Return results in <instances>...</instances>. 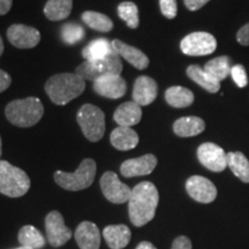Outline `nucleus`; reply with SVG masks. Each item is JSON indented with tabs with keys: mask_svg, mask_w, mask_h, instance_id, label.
<instances>
[{
	"mask_svg": "<svg viewBox=\"0 0 249 249\" xmlns=\"http://www.w3.org/2000/svg\"><path fill=\"white\" fill-rule=\"evenodd\" d=\"M18 242L23 247L31 249L43 248L45 245V239L36 227L26 225L18 232Z\"/></svg>",
	"mask_w": 249,
	"mask_h": 249,
	"instance_id": "obj_29",
	"label": "nucleus"
},
{
	"mask_svg": "<svg viewBox=\"0 0 249 249\" xmlns=\"http://www.w3.org/2000/svg\"><path fill=\"white\" fill-rule=\"evenodd\" d=\"M61 38L68 45H74L79 43L85 37V29L82 26L75 22L66 23L60 30Z\"/></svg>",
	"mask_w": 249,
	"mask_h": 249,
	"instance_id": "obj_32",
	"label": "nucleus"
},
{
	"mask_svg": "<svg viewBox=\"0 0 249 249\" xmlns=\"http://www.w3.org/2000/svg\"><path fill=\"white\" fill-rule=\"evenodd\" d=\"M105 241L111 249H123L129 244L132 233L126 225H108L103 231Z\"/></svg>",
	"mask_w": 249,
	"mask_h": 249,
	"instance_id": "obj_21",
	"label": "nucleus"
},
{
	"mask_svg": "<svg viewBox=\"0 0 249 249\" xmlns=\"http://www.w3.org/2000/svg\"><path fill=\"white\" fill-rule=\"evenodd\" d=\"M160 194L154 183L140 182L132 189L128 201L129 219L134 226H144L154 219L157 209Z\"/></svg>",
	"mask_w": 249,
	"mask_h": 249,
	"instance_id": "obj_1",
	"label": "nucleus"
},
{
	"mask_svg": "<svg viewBox=\"0 0 249 249\" xmlns=\"http://www.w3.org/2000/svg\"><path fill=\"white\" fill-rule=\"evenodd\" d=\"M46 238L52 247H60L70 240L71 231L65 225L64 217L58 211H51L45 218Z\"/></svg>",
	"mask_w": 249,
	"mask_h": 249,
	"instance_id": "obj_10",
	"label": "nucleus"
},
{
	"mask_svg": "<svg viewBox=\"0 0 249 249\" xmlns=\"http://www.w3.org/2000/svg\"><path fill=\"white\" fill-rule=\"evenodd\" d=\"M194 93L183 87H170L165 91V101L172 107L185 108L191 107L194 103Z\"/></svg>",
	"mask_w": 249,
	"mask_h": 249,
	"instance_id": "obj_24",
	"label": "nucleus"
},
{
	"mask_svg": "<svg viewBox=\"0 0 249 249\" xmlns=\"http://www.w3.org/2000/svg\"><path fill=\"white\" fill-rule=\"evenodd\" d=\"M157 83L150 76H139L135 80L133 89V102L140 107H147L157 97Z\"/></svg>",
	"mask_w": 249,
	"mask_h": 249,
	"instance_id": "obj_16",
	"label": "nucleus"
},
{
	"mask_svg": "<svg viewBox=\"0 0 249 249\" xmlns=\"http://www.w3.org/2000/svg\"><path fill=\"white\" fill-rule=\"evenodd\" d=\"M77 123L89 141L98 142L105 133V114L92 104H85L77 112Z\"/></svg>",
	"mask_w": 249,
	"mask_h": 249,
	"instance_id": "obj_7",
	"label": "nucleus"
},
{
	"mask_svg": "<svg viewBox=\"0 0 249 249\" xmlns=\"http://www.w3.org/2000/svg\"><path fill=\"white\" fill-rule=\"evenodd\" d=\"M2 154V148H1V138H0V157H1Z\"/></svg>",
	"mask_w": 249,
	"mask_h": 249,
	"instance_id": "obj_42",
	"label": "nucleus"
},
{
	"mask_svg": "<svg viewBox=\"0 0 249 249\" xmlns=\"http://www.w3.org/2000/svg\"><path fill=\"white\" fill-rule=\"evenodd\" d=\"M187 75L189 79L197 83L198 86L202 87L208 92L216 93L220 89V82L216 79H213L210 74H208L203 68L198 65H191L186 71Z\"/></svg>",
	"mask_w": 249,
	"mask_h": 249,
	"instance_id": "obj_23",
	"label": "nucleus"
},
{
	"mask_svg": "<svg viewBox=\"0 0 249 249\" xmlns=\"http://www.w3.org/2000/svg\"><path fill=\"white\" fill-rule=\"evenodd\" d=\"M205 129V123L198 117H183L173 124V132L180 138H192Z\"/></svg>",
	"mask_w": 249,
	"mask_h": 249,
	"instance_id": "obj_22",
	"label": "nucleus"
},
{
	"mask_svg": "<svg viewBox=\"0 0 249 249\" xmlns=\"http://www.w3.org/2000/svg\"><path fill=\"white\" fill-rule=\"evenodd\" d=\"M135 249H157V248H156L155 246L151 244V242L142 241V242H140V244L138 245V247H136Z\"/></svg>",
	"mask_w": 249,
	"mask_h": 249,
	"instance_id": "obj_40",
	"label": "nucleus"
},
{
	"mask_svg": "<svg viewBox=\"0 0 249 249\" xmlns=\"http://www.w3.org/2000/svg\"><path fill=\"white\" fill-rule=\"evenodd\" d=\"M156 166H157L156 156L148 154L124 161L120 166V172L124 178L148 176L156 169Z\"/></svg>",
	"mask_w": 249,
	"mask_h": 249,
	"instance_id": "obj_15",
	"label": "nucleus"
},
{
	"mask_svg": "<svg viewBox=\"0 0 249 249\" xmlns=\"http://www.w3.org/2000/svg\"><path fill=\"white\" fill-rule=\"evenodd\" d=\"M96 161L90 158L83 160L77 170L73 173H67L64 171H57L54 173V180L61 188L71 192L82 191L92 185L96 177Z\"/></svg>",
	"mask_w": 249,
	"mask_h": 249,
	"instance_id": "obj_5",
	"label": "nucleus"
},
{
	"mask_svg": "<svg viewBox=\"0 0 249 249\" xmlns=\"http://www.w3.org/2000/svg\"><path fill=\"white\" fill-rule=\"evenodd\" d=\"M231 59L227 55H220V57L211 59L204 65L203 70L210 74L213 79L222 82L229 77L231 74Z\"/></svg>",
	"mask_w": 249,
	"mask_h": 249,
	"instance_id": "obj_26",
	"label": "nucleus"
},
{
	"mask_svg": "<svg viewBox=\"0 0 249 249\" xmlns=\"http://www.w3.org/2000/svg\"><path fill=\"white\" fill-rule=\"evenodd\" d=\"M7 38L18 49H33L40 40L39 31L26 24H13L8 28Z\"/></svg>",
	"mask_w": 249,
	"mask_h": 249,
	"instance_id": "obj_13",
	"label": "nucleus"
},
{
	"mask_svg": "<svg viewBox=\"0 0 249 249\" xmlns=\"http://www.w3.org/2000/svg\"><path fill=\"white\" fill-rule=\"evenodd\" d=\"M113 118L119 126H135L142 119V108L133 101L123 103L119 105V107H117Z\"/></svg>",
	"mask_w": 249,
	"mask_h": 249,
	"instance_id": "obj_19",
	"label": "nucleus"
},
{
	"mask_svg": "<svg viewBox=\"0 0 249 249\" xmlns=\"http://www.w3.org/2000/svg\"><path fill=\"white\" fill-rule=\"evenodd\" d=\"M227 166L232 170L236 178L249 183V160L240 151L227 154Z\"/></svg>",
	"mask_w": 249,
	"mask_h": 249,
	"instance_id": "obj_27",
	"label": "nucleus"
},
{
	"mask_svg": "<svg viewBox=\"0 0 249 249\" xmlns=\"http://www.w3.org/2000/svg\"><path fill=\"white\" fill-rule=\"evenodd\" d=\"M186 191L193 200L200 203H211L217 197V188L209 179L201 176H193L187 180Z\"/></svg>",
	"mask_w": 249,
	"mask_h": 249,
	"instance_id": "obj_12",
	"label": "nucleus"
},
{
	"mask_svg": "<svg viewBox=\"0 0 249 249\" xmlns=\"http://www.w3.org/2000/svg\"><path fill=\"white\" fill-rule=\"evenodd\" d=\"M12 83V77L5 71L0 70V93L4 92L6 89L9 88Z\"/></svg>",
	"mask_w": 249,
	"mask_h": 249,
	"instance_id": "obj_38",
	"label": "nucleus"
},
{
	"mask_svg": "<svg viewBox=\"0 0 249 249\" xmlns=\"http://www.w3.org/2000/svg\"><path fill=\"white\" fill-rule=\"evenodd\" d=\"M73 0H48L44 7L45 17L51 21H61L70 17Z\"/></svg>",
	"mask_w": 249,
	"mask_h": 249,
	"instance_id": "obj_28",
	"label": "nucleus"
},
{
	"mask_svg": "<svg viewBox=\"0 0 249 249\" xmlns=\"http://www.w3.org/2000/svg\"><path fill=\"white\" fill-rule=\"evenodd\" d=\"M85 89L86 81L76 73L55 74L45 83V92L57 105H66L79 97Z\"/></svg>",
	"mask_w": 249,
	"mask_h": 249,
	"instance_id": "obj_2",
	"label": "nucleus"
},
{
	"mask_svg": "<svg viewBox=\"0 0 249 249\" xmlns=\"http://www.w3.org/2000/svg\"><path fill=\"white\" fill-rule=\"evenodd\" d=\"M14 249H31V248H28V247H23V246H21V247H18V248H14Z\"/></svg>",
	"mask_w": 249,
	"mask_h": 249,
	"instance_id": "obj_43",
	"label": "nucleus"
},
{
	"mask_svg": "<svg viewBox=\"0 0 249 249\" xmlns=\"http://www.w3.org/2000/svg\"><path fill=\"white\" fill-rule=\"evenodd\" d=\"M75 240L81 249H99L101 233L97 225L91 222H82L75 231Z\"/></svg>",
	"mask_w": 249,
	"mask_h": 249,
	"instance_id": "obj_18",
	"label": "nucleus"
},
{
	"mask_svg": "<svg viewBox=\"0 0 249 249\" xmlns=\"http://www.w3.org/2000/svg\"><path fill=\"white\" fill-rule=\"evenodd\" d=\"M101 188L107 201L116 204H123L129 201L132 189L119 180L117 173L107 171L101 178Z\"/></svg>",
	"mask_w": 249,
	"mask_h": 249,
	"instance_id": "obj_9",
	"label": "nucleus"
},
{
	"mask_svg": "<svg viewBox=\"0 0 249 249\" xmlns=\"http://www.w3.org/2000/svg\"><path fill=\"white\" fill-rule=\"evenodd\" d=\"M171 249H192V242L185 235L178 236V238L173 241L172 248Z\"/></svg>",
	"mask_w": 249,
	"mask_h": 249,
	"instance_id": "obj_36",
	"label": "nucleus"
},
{
	"mask_svg": "<svg viewBox=\"0 0 249 249\" xmlns=\"http://www.w3.org/2000/svg\"><path fill=\"white\" fill-rule=\"evenodd\" d=\"M30 188V179L23 170L6 160H0V193L8 197L26 195Z\"/></svg>",
	"mask_w": 249,
	"mask_h": 249,
	"instance_id": "obj_4",
	"label": "nucleus"
},
{
	"mask_svg": "<svg viewBox=\"0 0 249 249\" xmlns=\"http://www.w3.org/2000/svg\"><path fill=\"white\" fill-rule=\"evenodd\" d=\"M112 51V42L107 38H97L91 40L86 48H83L82 57L86 61H96L107 58Z\"/></svg>",
	"mask_w": 249,
	"mask_h": 249,
	"instance_id": "obj_25",
	"label": "nucleus"
},
{
	"mask_svg": "<svg viewBox=\"0 0 249 249\" xmlns=\"http://www.w3.org/2000/svg\"><path fill=\"white\" fill-rule=\"evenodd\" d=\"M93 90L105 98L118 99L126 93L127 83L120 75H107L93 81Z\"/></svg>",
	"mask_w": 249,
	"mask_h": 249,
	"instance_id": "obj_14",
	"label": "nucleus"
},
{
	"mask_svg": "<svg viewBox=\"0 0 249 249\" xmlns=\"http://www.w3.org/2000/svg\"><path fill=\"white\" fill-rule=\"evenodd\" d=\"M111 144L118 150H132L139 144V135L130 127H117L110 135Z\"/></svg>",
	"mask_w": 249,
	"mask_h": 249,
	"instance_id": "obj_20",
	"label": "nucleus"
},
{
	"mask_svg": "<svg viewBox=\"0 0 249 249\" xmlns=\"http://www.w3.org/2000/svg\"><path fill=\"white\" fill-rule=\"evenodd\" d=\"M183 53L191 57H201L213 53L217 49V40L214 36L204 31H196L183 37L180 43Z\"/></svg>",
	"mask_w": 249,
	"mask_h": 249,
	"instance_id": "obj_8",
	"label": "nucleus"
},
{
	"mask_svg": "<svg viewBox=\"0 0 249 249\" xmlns=\"http://www.w3.org/2000/svg\"><path fill=\"white\" fill-rule=\"evenodd\" d=\"M231 76L239 88H245L248 85V76L246 68L242 65H234L231 68Z\"/></svg>",
	"mask_w": 249,
	"mask_h": 249,
	"instance_id": "obj_33",
	"label": "nucleus"
},
{
	"mask_svg": "<svg viewBox=\"0 0 249 249\" xmlns=\"http://www.w3.org/2000/svg\"><path fill=\"white\" fill-rule=\"evenodd\" d=\"M123 61L116 51H112L107 58L96 61H85L76 67L75 73L85 81H95L107 75H120Z\"/></svg>",
	"mask_w": 249,
	"mask_h": 249,
	"instance_id": "obj_6",
	"label": "nucleus"
},
{
	"mask_svg": "<svg viewBox=\"0 0 249 249\" xmlns=\"http://www.w3.org/2000/svg\"><path fill=\"white\" fill-rule=\"evenodd\" d=\"M5 114L7 120L14 126L28 128L42 119L44 107L37 97L15 99L8 103L5 108Z\"/></svg>",
	"mask_w": 249,
	"mask_h": 249,
	"instance_id": "obj_3",
	"label": "nucleus"
},
{
	"mask_svg": "<svg viewBox=\"0 0 249 249\" xmlns=\"http://www.w3.org/2000/svg\"><path fill=\"white\" fill-rule=\"evenodd\" d=\"M197 158L204 167L213 172H222L227 167V154L214 143L201 144L197 149Z\"/></svg>",
	"mask_w": 249,
	"mask_h": 249,
	"instance_id": "obj_11",
	"label": "nucleus"
},
{
	"mask_svg": "<svg viewBox=\"0 0 249 249\" xmlns=\"http://www.w3.org/2000/svg\"><path fill=\"white\" fill-rule=\"evenodd\" d=\"M210 0H183L186 7L189 9V11H198V9L203 7L204 5H207Z\"/></svg>",
	"mask_w": 249,
	"mask_h": 249,
	"instance_id": "obj_37",
	"label": "nucleus"
},
{
	"mask_svg": "<svg viewBox=\"0 0 249 249\" xmlns=\"http://www.w3.org/2000/svg\"><path fill=\"white\" fill-rule=\"evenodd\" d=\"M112 49L117 52L120 57L126 59L130 65L138 68L140 71L145 70L149 66V58L135 46L128 45L126 43L121 42L119 39L112 40Z\"/></svg>",
	"mask_w": 249,
	"mask_h": 249,
	"instance_id": "obj_17",
	"label": "nucleus"
},
{
	"mask_svg": "<svg viewBox=\"0 0 249 249\" xmlns=\"http://www.w3.org/2000/svg\"><path fill=\"white\" fill-rule=\"evenodd\" d=\"M13 0H0V15L7 14L12 8Z\"/></svg>",
	"mask_w": 249,
	"mask_h": 249,
	"instance_id": "obj_39",
	"label": "nucleus"
},
{
	"mask_svg": "<svg viewBox=\"0 0 249 249\" xmlns=\"http://www.w3.org/2000/svg\"><path fill=\"white\" fill-rule=\"evenodd\" d=\"M118 14L121 20L126 22L127 26L132 29H136L139 27V8L132 1H124L118 6Z\"/></svg>",
	"mask_w": 249,
	"mask_h": 249,
	"instance_id": "obj_31",
	"label": "nucleus"
},
{
	"mask_svg": "<svg viewBox=\"0 0 249 249\" xmlns=\"http://www.w3.org/2000/svg\"><path fill=\"white\" fill-rule=\"evenodd\" d=\"M2 52H4V40H2L1 36H0V57H1Z\"/></svg>",
	"mask_w": 249,
	"mask_h": 249,
	"instance_id": "obj_41",
	"label": "nucleus"
},
{
	"mask_svg": "<svg viewBox=\"0 0 249 249\" xmlns=\"http://www.w3.org/2000/svg\"><path fill=\"white\" fill-rule=\"evenodd\" d=\"M160 7L161 14L167 18H174L178 13L177 0H160Z\"/></svg>",
	"mask_w": 249,
	"mask_h": 249,
	"instance_id": "obj_34",
	"label": "nucleus"
},
{
	"mask_svg": "<svg viewBox=\"0 0 249 249\" xmlns=\"http://www.w3.org/2000/svg\"><path fill=\"white\" fill-rule=\"evenodd\" d=\"M236 40L242 46H249V22L242 26L236 33Z\"/></svg>",
	"mask_w": 249,
	"mask_h": 249,
	"instance_id": "obj_35",
	"label": "nucleus"
},
{
	"mask_svg": "<svg viewBox=\"0 0 249 249\" xmlns=\"http://www.w3.org/2000/svg\"><path fill=\"white\" fill-rule=\"evenodd\" d=\"M82 21L87 26L96 31L101 33H108L113 29V22L107 15H104L98 12L87 11L82 14Z\"/></svg>",
	"mask_w": 249,
	"mask_h": 249,
	"instance_id": "obj_30",
	"label": "nucleus"
}]
</instances>
